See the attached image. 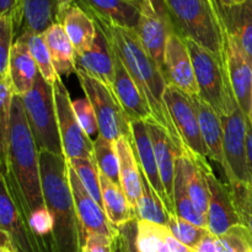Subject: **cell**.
<instances>
[{"instance_id": "cell-1", "label": "cell", "mask_w": 252, "mask_h": 252, "mask_svg": "<svg viewBox=\"0 0 252 252\" xmlns=\"http://www.w3.org/2000/svg\"><path fill=\"white\" fill-rule=\"evenodd\" d=\"M0 181L6 185L17 208L29 223L32 213L46 208L39 152L27 123L22 98L17 95L12 100L9 155L2 165Z\"/></svg>"}, {"instance_id": "cell-2", "label": "cell", "mask_w": 252, "mask_h": 252, "mask_svg": "<svg viewBox=\"0 0 252 252\" xmlns=\"http://www.w3.org/2000/svg\"><path fill=\"white\" fill-rule=\"evenodd\" d=\"M91 17L95 24L105 32L115 53L122 61L123 65L142 91L152 111L153 118L167 130L175 145L184 152V143L165 105L164 96L167 81L157 62L145 51L137 31L118 26L97 16Z\"/></svg>"}, {"instance_id": "cell-3", "label": "cell", "mask_w": 252, "mask_h": 252, "mask_svg": "<svg viewBox=\"0 0 252 252\" xmlns=\"http://www.w3.org/2000/svg\"><path fill=\"white\" fill-rule=\"evenodd\" d=\"M42 189L53 218L52 252H83V229L69 182L68 161L63 155L39 153Z\"/></svg>"}, {"instance_id": "cell-4", "label": "cell", "mask_w": 252, "mask_h": 252, "mask_svg": "<svg viewBox=\"0 0 252 252\" xmlns=\"http://www.w3.org/2000/svg\"><path fill=\"white\" fill-rule=\"evenodd\" d=\"M175 31L225 64L226 31L216 0H166Z\"/></svg>"}, {"instance_id": "cell-5", "label": "cell", "mask_w": 252, "mask_h": 252, "mask_svg": "<svg viewBox=\"0 0 252 252\" xmlns=\"http://www.w3.org/2000/svg\"><path fill=\"white\" fill-rule=\"evenodd\" d=\"M20 97L24 102L27 123L38 152L64 157L53 85L38 74L33 88Z\"/></svg>"}, {"instance_id": "cell-6", "label": "cell", "mask_w": 252, "mask_h": 252, "mask_svg": "<svg viewBox=\"0 0 252 252\" xmlns=\"http://www.w3.org/2000/svg\"><path fill=\"white\" fill-rule=\"evenodd\" d=\"M185 41L193 64L198 97L208 103L220 118L225 117L238 106L226 66L213 53L196 42L191 39Z\"/></svg>"}, {"instance_id": "cell-7", "label": "cell", "mask_w": 252, "mask_h": 252, "mask_svg": "<svg viewBox=\"0 0 252 252\" xmlns=\"http://www.w3.org/2000/svg\"><path fill=\"white\" fill-rule=\"evenodd\" d=\"M76 76L86 98L95 111L100 135L112 142L123 137L132 138L130 121L121 107L112 89L91 78L80 69L76 70Z\"/></svg>"}, {"instance_id": "cell-8", "label": "cell", "mask_w": 252, "mask_h": 252, "mask_svg": "<svg viewBox=\"0 0 252 252\" xmlns=\"http://www.w3.org/2000/svg\"><path fill=\"white\" fill-rule=\"evenodd\" d=\"M224 129V158L228 185H248L251 186L248 165V130L249 117L239 105L221 118Z\"/></svg>"}, {"instance_id": "cell-9", "label": "cell", "mask_w": 252, "mask_h": 252, "mask_svg": "<svg viewBox=\"0 0 252 252\" xmlns=\"http://www.w3.org/2000/svg\"><path fill=\"white\" fill-rule=\"evenodd\" d=\"M53 89L64 157L66 160L94 159V140L76 118L73 101L62 78L54 83Z\"/></svg>"}, {"instance_id": "cell-10", "label": "cell", "mask_w": 252, "mask_h": 252, "mask_svg": "<svg viewBox=\"0 0 252 252\" xmlns=\"http://www.w3.org/2000/svg\"><path fill=\"white\" fill-rule=\"evenodd\" d=\"M137 33L145 51L157 62L164 73L165 47L175 27L170 16L166 0H144L140 7Z\"/></svg>"}, {"instance_id": "cell-11", "label": "cell", "mask_w": 252, "mask_h": 252, "mask_svg": "<svg viewBox=\"0 0 252 252\" xmlns=\"http://www.w3.org/2000/svg\"><path fill=\"white\" fill-rule=\"evenodd\" d=\"M164 100L185 149L207 159L208 152L202 138L198 113L192 96L167 85Z\"/></svg>"}, {"instance_id": "cell-12", "label": "cell", "mask_w": 252, "mask_h": 252, "mask_svg": "<svg viewBox=\"0 0 252 252\" xmlns=\"http://www.w3.org/2000/svg\"><path fill=\"white\" fill-rule=\"evenodd\" d=\"M1 182L0 192V230L1 243L11 246L15 252H48L43 241L34 234L10 194L6 185Z\"/></svg>"}, {"instance_id": "cell-13", "label": "cell", "mask_w": 252, "mask_h": 252, "mask_svg": "<svg viewBox=\"0 0 252 252\" xmlns=\"http://www.w3.org/2000/svg\"><path fill=\"white\" fill-rule=\"evenodd\" d=\"M209 192V208L207 214V229L213 235L220 236L233 226L243 224L236 208L230 185L224 184L214 175L213 170L207 172Z\"/></svg>"}, {"instance_id": "cell-14", "label": "cell", "mask_w": 252, "mask_h": 252, "mask_svg": "<svg viewBox=\"0 0 252 252\" xmlns=\"http://www.w3.org/2000/svg\"><path fill=\"white\" fill-rule=\"evenodd\" d=\"M164 76L167 85L177 88L189 96H198L191 54L186 41L176 32L170 34L165 47Z\"/></svg>"}, {"instance_id": "cell-15", "label": "cell", "mask_w": 252, "mask_h": 252, "mask_svg": "<svg viewBox=\"0 0 252 252\" xmlns=\"http://www.w3.org/2000/svg\"><path fill=\"white\" fill-rule=\"evenodd\" d=\"M68 167L69 182H70L76 212H78L81 229H83V244L85 236L90 233L102 234V235L110 236L113 239L117 238L118 229L111 223L105 209L86 191L73 167L69 164Z\"/></svg>"}, {"instance_id": "cell-16", "label": "cell", "mask_w": 252, "mask_h": 252, "mask_svg": "<svg viewBox=\"0 0 252 252\" xmlns=\"http://www.w3.org/2000/svg\"><path fill=\"white\" fill-rule=\"evenodd\" d=\"M130 132H132L130 140H132L133 149L137 155L140 171L148 180V182L152 185L153 189L160 197L162 203L166 207L167 212L170 214H176L174 204L167 197L164 185H162L147 121H130Z\"/></svg>"}, {"instance_id": "cell-17", "label": "cell", "mask_w": 252, "mask_h": 252, "mask_svg": "<svg viewBox=\"0 0 252 252\" xmlns=\"http://www.w3.org/2000/svg\"><path fill=\"white\" fill-rule=\"evenodd\" d=\"M225 64L239 107L249 116L252 98V63L240 44L226 33Z\"/></svg>"}, {"instance_id": "cell-18", "label": "cell", "mask_w": 252, "mask_h": 252, "mask_svg": "<svg viewBox=\"0 0 252 252\" xmlns=\"http://www.w3.org/2000/svg\"><path fill=\"white\" fill-rule=\"evenodd\" d=\"M97 27L94 44L85 53L76 56V66L91 78L112 89L115 81V52L105 32Z\"/></svg>"}, {"instance_id": "cell-19", "label": "cell", "mask_w": 252, "mask_h": 252, "mask_svg": "<svg viewBox=\"0 0 252 252\" xmlns=\"http://www.w3.org/2000/svg\"><path fill=\"white\" fill-rule=\"evenodd\" d=\"M115 52V51H113ZM116 73L113 81V93L125 111L129 121H148L153 118L152 111L142 91L137 86L135 81L128 73L122 61L115 53Z\"/></svg>"}, {"instance_id": "cell-20", "label": "cell", "mask_w": 252, "mask_h": 252, "mask_svg": "<svg viewBox=\"0 0 252 252\" xmlns=\"http://www.w3.org/2000/svg\"><path fill=\"white\" fill-rule=\"evenodd\" d=\"M147 123L150 137H152L162 185H164L167 197L174 204V182L175 175H176V162L177 158L179 155H181L182 152L172 142L167 130L162 126H160L154 118L148 120Z\"/></svg>"}, {"instance_id": "cell-21", "label": "cell", "mask_w": 252, "mask_h": 252, "mask_svg": "<svg viewBox=\"0 0 252 252\" xmlns=\"http://www.w3.org/2000/svg\"><path fill=\"white\" fill-rule=\"evenodd\" d=\"M182 170H184L185 180L189 196L192 203L197 209L207 217L209 208V192L208 182H207V172L212 170L207 159L193 154L189 150L184 149L180 155Z\"/></svg>"}, {"instance_id": "cell-22", "label": "cell", "mask_w": 252, "mask_h": 252, "mask_svg": "<svg viewBox=\"0 0 252 252\" xmlns=\"http://www.w3.org/2000/svg\"><path fill=\"white\" fill-rule=\"evenodd\" d=\"M74 2L91 16H97L118 26L137 30L139 24L142 6L130 0H74Z\"/></svg>"}, {"instance_id": "cell-23", "label": "cell", "mask_w": 252, "mask_h": 252, "mask_svg": "<svg viewBox=\"0 0 252 252\" xmlns=\"http://www.w3.org/2000/svg\"><path fill=\"white\" fill-rule=\"evenodd\" d=\"M120 159L121 186L129 202L130 207L137 214L138 206L143 194L142 171L138 164L137 155L133 149L130 138L123 137L115 142Z\"/></svg>"}, {"instance_id": "cell-24", "label": "cell", "mask_w": 252, "mask_h": 252, "mask_svg": "<svg viewBox=\"0 0 252 252\" xmlns=\"http://www.w3.org/2000/svg\"><path fill=\"white\" fill-rule=\"evenodd\" d=\"M192 98H193L194 106L198 113L202 138L208 152V158L219 164L224 172L225 170V158H224L223 148L224 129L220 116L198 96H192Z\"/></svg>"}, {"instance_id": "cell-25", "label": "cell", "mask_w": 252, "mask_h": 252, "mask_svg": "<svg viewBox=\"0 0 252 252\" xmlns=\"http://www.w3.org/2000/svg\"><path fill=\"white\" fill-rule=\"evenodd\" d=\"M225 31L233 37L252 63V0H245L235 5H219Z\"/></svg>"}, {"instance_id": "cell-26", "label": "cell", "mask_w": 252, "mask_h": 252, "mask_svg": "<svg viewBox=\"0 0 252 252\" xmlns=\"http://www.w3.org/2000/svg\"><path fill=\"white\" fill-rule=\"evenodd\" d=\"M38 74V66L26 42L21 37H17L12 47L9 65V76L11 79L15 95L24 96L29 93L33 88Z\"/></svg>"}, {"instance_id": "cell-27", "label": "cell", "mask_w": 252, "mask_h": 252, "mask_svg": "<svg viewBox=\"0 0 252 252\" xmlns=\"http://www.w3.org/2000/svg\"><path fill=\"white\" fill-rule=\"evenodd\" d=\"M43 38L48 47L52 62L59 76L70 75L78 70L76 52L69 39L63 25L56 22L43 32Z\"/></svg>"}, {"instance_id": "cell-28", "label": "cell", "mask_w": 252, "mask_h": 252, "mask_svg": "<svg viewBox=\"0 0 252 252\" xmlns=\"http://www.w3.org/2000/svg\"><path fill=\"white\" fill-rule=\"evenodd\" d=\"M61 24L63 25L69 39L75 48L76 56L85 53L91 48L96 38L97 27L93 17L85 10L73 2L64 14Z\"/></svg>"}, {"instance_id": "cell-29", "label": "cell", "mask_w": 252, "mask_h": 252, "mask_svg": "<svg viewBox=\"0 0 252 252\" xmlns=\"http://www.w3.org/2000/svg\"><path fill=\"white\" fill-rule=\"evenodd\" d=\"M101 191H102L103 209L111 223L116 226L125 225L137 219V214L130 207L125 192L120 185H116L100 172Z\"/></svg>"}, {"instance_id": "cell-30", "label": "cell", "mask_w": 252, "mask_h": 252, "mask_svg": "<svg viewBox=\"0 0 252 252\" xmlns=\"http://www.w3.org/2000/svg\"><path fill=\"white\" fill-rule=\"evenodd\" d=\"M59 0H25V19L21 31L42 34L57 22Z\"/></svg>"}, {"instance_id": "cell-31", "label": "cell", "mask_w": 252, "mask_h": 252, "mask_svg": "<svg viewBox=\"0 0 252 252\" xmlns=\"http://www.w3.org/2000/svg\"><path fill=\"white\" fill-rule=\"evenodd\" d=\"M174 206L176 211V216L191 221L198 226L207 228V217H204L198 209L192 203L189 196L186 187V180H185L184 170H182L180 155L176 162V175H175L174 182Z\"/></svg>"}, {"instance_id": "cell-32", "label": "cell", "mask_w": 252, "mask_h": 252, "mask_svg": "<svg viewBox=\"0 0 252 252\" xmlns=\"http://www.w3.org/2000/svg\"><path fill=\"white\" fill-rule=\"evenodd\" d=\"M19 37H21L25 42H26L27 47H29L30 52H31L32 57H33L34 62H36L37 66H38L39 74L44 78L47 83L51 85H54L57 80L61 76L56 71L52 62L51 54H49L48 47H47L46 42H44L43 34L33 33V32L22 31L20 32Z\"/></svg>"}, {"instance_id": "cell-33", "label": "cell", "mask_w": 252, "mask_h": 252, "mask_svg": "<svg viewBox=\"0 0 252 252\" xmlns=\"http://www.w3.org/2000/svg\"><path fill=\"white\" fill-rule=\"evenodd\" d=\"M94 160L103 176L121 186L120 159L115 142L98 134L94 140Z\"/></svg>"}, {"instance_id": "cell-34", "label": "cell", "mask_w": 252, "mask_h": 252, "mask_svg": "<svg viewBox=\"0 0 252 252\" xmlns=\"http://www.w3.org/2000/svg\"><path fill=\"white\" fill-rule=\"evenodd\" d=\"M143 182V194L140 198L139 206H138L137 219L142 220L153 221V223L160 224V225L166 226L169 225L170 213L167 212L166 207L162 203L160 197L158 196L157 192L153 189L152 185L148 182L144 175L142 174Z\"/></svg>"}, {"instance_id": "cell-35", "label": "cell", "mask_w": 252, "mask_h": 252, "mask_svg": "<svg viewBox=\"0 0 252 252\" xmlns=\"http://www.w3.org/2000/svg\"><path fill=\"white\" fill-rule=\"evenodd\" d=\"M15 91L11 79L6 76L0 80V150H1V166L6 162L9 155L10 130H11V111Z\"/></svg>"}, {"instance_id": "cell-36", "label": "cell", "mask_w": 252, "mask_h": 252, "mask_svg": "<svg viewBox=\"0 0 252 252\" xmlns=\"http://www.w3.org/2000/svg\"><path fill=\"white\" fill-rule=\"evenodd\" d=\"M76 172L81 184L94 199L103 208L102 191H101L100 170L94 159H73L66 160Z\"/></svg>"}, {"instance_id": "cell-37", "label": "cell", "mask_w": 252, "mask_h": 252, "mask_svg": "<svg viewBox=\"0 0 252 252\" xmlns=\"http://www.w3.org/2000/svg\"><path fill=\"white\" fill-rule=\"evenodd\" d=\"M169 228L137 219V248L140 252H159Z\"/></svg>"}, {"instance_id": "cell-38", "label": "cell", "mask_w": 252, "mask_h": 252, "mask_svg": "<svg viewBox=\"0 0 252 252\" xmlns=\"http://www.w3.org/2000/svg\"><path fill=\"white\" fill-rule=\"evenodd\" d=\"M167 228L180 243L193 249V250L203 240L204 236L209 233L207 228L196 225L176 214H170Z\"/></svg>"}, {"instance_id": "cell-39", "label": "cell", "mask_w": 252, "mask_h": 252, "mask_svg": "<svg viewBox=\"0 0 252 252\" xmlns=\"http://www.w3.org/2000/svg\"><path fill=\"white\" fill-rule=\"evenodd\" d=\"M218 246L220 252H252V234L248 226L239 224L218 236Z\"/></svg>"}, {"instance_id": "cell-40", "label": "cell", "mask_w": 252, "mask_h": 252, "mask_svg": "<svg viewBox=\"0 0 252 252\" xmlns=\"http://www.w3.org/2000/svg\"><path fill=\"white\" fill-rule=\"evenodd\" d=\"M14 22L10 19L0 16V80L9 76L10 58L15 37Z\"/></svg>"}, {"instance_id": "cell-41", "label": "cell", "mask_w": 252, "mask_h": 252, "mask_svg": "<svg viewBox=\"0 0 252 252\" xmlns=\"http://www.w3.org/2000/svg\"><path fill=\"white\" fill-rule=\"evenodd\" d=\"M231 187L236 208L240 214L241 221L252 234V186L234 185Z\"/></svg>"}, {"instance_id": "cell-42", "label": "cell", "mask_w": 252, "mask_h": 252, "mask_svg": "<svg viewBox=\"0 0 252 252\" xmlns=\"http://www.w3.org/2000/svg\"><path fill=\"white\" fill-rule=\"evenodd\" d=\"M73 107L76 118L79 120L86 134L90 138L95 134H100L97 117H96V113L90 101L88 98H79V100L73 101Z\"/></svg>"}, {"instance_id": "cell-43", "label": "cell", "mask_w": 252, "mask_h": 252, "mask_svg": "<svg viewBox=\"0 0 252 252\" xmlns=\"http://www.w3.org/2000/svg\"><path fill=\"white\" fill-rule=\"evenodd\" d=\"M0 16L14 22L15 33L21 31L25 19V0H0Z\"/></svg>"}, {"instance_id": "cell-44", "label": "cell", "mask_w": 252, "mask_h": 252, "mask_svg": "<svg viewBox=\"0 0 252 252\" xmlns=\"http://www.w3.org/2000/svg\"><path fill=\"white\" fill-rule=\"evenodd\" d=\"M117 238L113 239L96 233L88 234L84 239L83 252H116Z\"/></svg>"}, {"instance_id": "cell-45", "label": "cell", "mask_w": 252, "mask_h": 252, "mask_svg": "<svg viewBox=\"0 0 252 252\" xmlns=\"http://www.w3.org/2000/svg\"><path fill=\"white\" fill-rule=\"evenodd\" d=\"M118 240L126 252H140L137 248V219L118 228Z\"/></svg>"}, {"instance_id": "cell-46", "label": "cell", "mask_w": 252, "mask_h": 252, "mask_svg": "<svg viewBox=\"0 0 252 252\" xmlns=\"http://www.w3.org/2000/svg\"><path fill=\"white\" fill-rule=\"evenodd\" d=\"M194 251L196 252H220L219 251V246H218V236L213 235V234L209 231V233L204 236L203 240L196 246Z\"/></svg>"}, {"instance_id": "cell-47", "label": "cell", "mask_w": 252, "mask_h": 252, "mask_svg": "<svg viewBox=\"0 0 252 252\" xmlns=\"http://www.w3.org/2000/svg\"><path fill=\"white\" fill-rule=\"evenodd\" d=\"M165 243L169 246L171 252H196L193 249L189 248V246L184 245L182 243H180L176 238L171 234V231H167L166 235H165Z\"/></svg>"}, {"instance_id": "cell-48", "label": "cell", "mask_w": 252, "mask_h": 252, "mask_svg": "<svg viewBox=\"0 0 252 252\" xmlns=\"http://www.w3.org/2000/svg\"><path fill=\"white\" fill-rule=\"evenodd\" d=\"M74 0H59L58 1V9H57V22L61 24L62 19H63L64 14L66 10L73 5Z\"/></svg>"}, {"instance_id": "cell-49", "label": "cell", "mask_w": 252, "mask_h": 252, "mask_svg": "<svg viewBox=\"0 0 252 252\" xmlns=\"http://www.w3.org/2000/svg\"><path fill=\"white\" fill-rule=\"evenodd\" d=\"M248 165H249V172H250L251 186H252V127L250 125H249V130H248Z\"/></svg>"}, {"instance_id": "cell-50", "label": "cell", "mask_w": 252, "mask_h": 252, "mask_svg": "<svg viewBox=\"0 0 252 252\" xmlns=\"http://www.w3.org/2000/svg\"><path fill=\"white\" fill-rule=\"evenodd\" d=\"M216 1L219 5H221V6H229V5H235L239 4V2H243L245 0H216Z\"/></svg>"}, {"instance_id": "cell-51", "label": "cell", "mask_w": 252, "mask_h": 252, "mask_svg": "<svg viewBox=\"0 0 252 252\" xmlns=\"http://www.w3.org/2000/svg\"><path fill=\"white\" fill-rule=\"evenodd\" d=\"M0 252H15L11 249V246L7 245V244L1 243V246H0Z\"/></svg>"}, {"instance_id": "cell-52", "label": "cell", "mask_w": 252, "mask_h": 252, "mask_svg": "<svg viewBox=\"0 0 252 252\" xmlns=\"http://www.w3.org/2000/svg\"><path fill=\"white\" fill-rule=\"evenodd\" d=\"M159 252H171V250H170V248L166 245V243H165V241H164V244H162L161 248H160Z\"/></svg>"}, {"instance_id": "cell-53", "label": "cell", "mask_w": 252, "mask_h": 252, "mask_svg": "<svg viewBox=\"0 0 252 252\" xmlns=\"http://www.w3.org/2000/svg\"><path fill=\"white\" fill-rule=\"evenodd\" d=\"M249 122H250V126L252 127V98H251V105H250V111H249Z\"/></svg>"}, {"instance_id": "cell-54", "label": "cell", "mask_w": 252, "mask_h": 252, "mask_svg": "<svg viewBox=\"0 0 252 252\" xmlns=\"http://www.w3.org/2000/svg\"><path fill=\"white\" fill-rule=\"evenodd\" d=\"M116 252H126L125 249H123L122 245H121V243H120V240H118V238H117V250H116Z\"/></svg>"}, {"instance_id": "cell-55", "label": "cell", "mask_w": 252, "mask_h": 252, "mask_svg": "<svg viewBox=\"0 0 252 252\" xmlns=\"http://www.w3.org/2000/svg\"><path fill=\"white\" fill-rule=\"evenodd\" d=\"M130 1H133V2H134V4H137V5H139V6H142V4H143V1H144V0H130Z\"/></svg>"}]
</instances>
